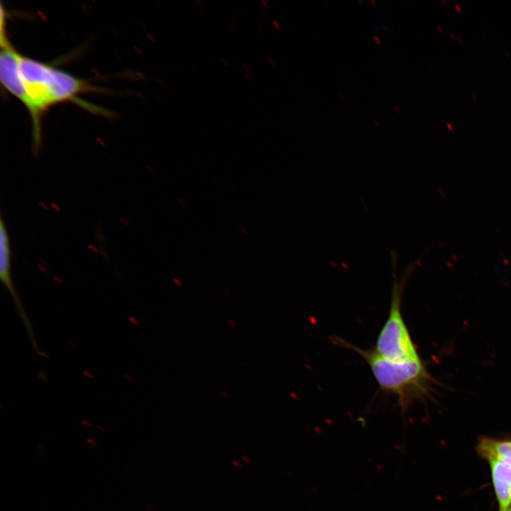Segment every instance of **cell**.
<instances>
[{
    "mask_svg": "<svg viewBox=\"0 0 511 511\" xmlns=\"http://www.w3.org/2000/svg\"><path fill=\"white\" fill-rule=\"evenodd\" d=\"M20 72L30 98L32 110V152L37 156L42 145V116L50 106L62 102L84 104L78 96L95 91L86 80L52 65L21 55Z\"/></svg>",
    "mask_w": 511,
    "mask_h": 511,
    "instance_id": "obj_1",
    "label": "cell"
},
{
    "mask_svg": "<svg viewBox=\"0 0 511 511\" xmlns=\"http://www.w3.org/2000/svg\"><path fill=\"white\" fill-rule=\"evenodd\" d=\"M44 453H45V449H43H43H36V454H37L38 456H43V455H44Z\"/></svg>",
    "mask_w": 511,
    "mask_h": 511,
    "instance_id": "obj_8",
    "label": "cell"
},
{
    "mask_svg": "<svg viewBox=\"0 0 511 511\" xmlns=\"http://www.w3.org/2000/svg\"><path fill=\"white\" fill-rule=\"evenodd\" d=\"M1 53H0V79L5 89L16 97L27 109L30 114L32 104L27 94L20 72V58L21 54L10 42L6 30V16L1 10Z\"/></svg>",
    "mask_w": 511,
    "mask_h": 511,
    "instance_id": "obj_4",
    "label": "cell"
},
{
    "mask_svg": "<svg viewBox=\"0 0 511 511\" xmlns=\"http://www.w3.org/2000/svg\"><path fill=\"white\" fill-rule=\"evenodd\" d=\"M87 441L89 444H90L91 445H92V446H97V442L95 441L94 440H93L92 439H87Z\"/></svg>",
    "mask_w": 511,
    "mask_h": 511,
    "instance_id": "obj_9",
    "label": "cell"
},
{
    "mask_svg": "<svg viewBox=\"0 0 511 511\" xmlns=\"http://www.w3.org/2000/svg\"><path fill=\"white\" fill-rule=\"evenodd\" d=\"M11 247L9 233L6 225L1 216L0 219V279L2 283L13 298L15 304L17 307L18 312L23 319V324L29 334L32 345L36 351H38V346L35 343L32 328L31 326L28 319L26 317L23 307L21 303L18 296L16 292L13 282L12 281L11 273Z\"/></svg>",
    "mask_w": 511,
    "mask_h": 511,
    "instance_id": "obj_5",
    "label": "cell"
},
{
    "mask_svg": "<svg viewBox=\"0 0 511 511\" xmlns=\"http://www.w3.org/2000/svg\"><path fill=\"white\" fill-rule=\"evenodd\" d=\"M500 511H511V506L509 507H507V508H506V509H505V510H500Z\"/></svg>",
    "mask_w": 511,
    "mask_h": 511,
    "instance_id": "obj_10",
    "label": "cell"
},
{
    "mask_svg": "<svg viewBox=\"0 0 511 511\" xmlns=\"http://www.w3.org/2000/svg\"><path fill=\"white\" fill-rule=\"evenodd\" d=\"M393 282L389 314L377 338L375 349L378 355L392 361L403 362L420 359L401 312L403 290L415 267L410 263L397 279V256L391 251Z\"/></svg>",
    "mask_w": 511,
    "mask_h": 511,
    "instance_id": "obj_3",
    "label": "cell"
},
{
    "mask_svg": "<svg viewBox=\"0 0 511 511\" xmlns=\"http://www.w3.org/2000/svg\"><path fill=\"white\" fill-rule=\"evenodd\" d=\"M357 351L368 364L380 388L397 396L403 411L414 399L425 392L429 374L420 359L397 362L384 358L374 350H366L347 344Z\"/></svg>",
    "mask_w": 511,
    "mask_h": 511,
    "instance_id": "obj_2",
    "label": "cell"
},
{
    "mask_svg": "<svg viewBox=\"0 0 511 511\" xmlns=\"http://www.w3.org/2000/svg\"><path fill=\"white\" fill-rule=\"evenodd\" d=\"M486 461L490 465L500 510H503L511 506V465L497 458H489Z\"/></svg>",
    "mask_w": 511,
    "mask_h": 511,
    "instance_id": "obj_6",
    "label": "cell"
},
{
    "mask_svg": "<svg viewBox=\"0 0 511 511\" xmlns=\"http://www.w3.org/2000/svg\"><path fill=\"white\" fill-rule=\"evenodd\" d=\"M476 449L485 460L497 458L511 465V440L483 437L479 439Z\"/></svg>",
    "mask_w": 511,
    "mask_h": 511,
    "instance_id": "obj_7",
    "label": "cell"
}]
</instances>
